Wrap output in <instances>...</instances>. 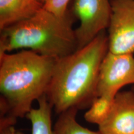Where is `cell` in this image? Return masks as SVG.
<instances>
[{
  "label": "cell",
  "mask_w": 134,
  "mask_h": 134,
  "mask_svg": "<svg viewBox=\"0 0 134 134\" xmlns=\"http://www.w3.org/2000/svg\"><path fill=\"white\" fill-rule=\"evenodd\" d=\"M134 84L133 54H115L108 52L100 65L96 97L115 96L122 87Z\"/></svg>",
  "instance_id": "6"
},
{
  "label": "cell",
  "mask_w": 134,
  "mask_h": 134,
  "mask_svg": "<svg viewBox=\"0 0 134 134\" xmlns=\"http://www.w3.org/2000/svg\"><path fill=\"white\" fill-rule=\"evenodd\" d=\"M108 52V36L104 31L88 45L58 58L46 93L57 113L91 104L96 97L100 65Z\"/></svg>",
  "instance_id": "1"
},
{
  "label": "cell",
  "mask_w": 134,
  "mask_h": 134,
  "mask_svg": "<svg viewBox=\"0 0 134 134\" xmlns=\"http://www.w3.org/2000/svg\"><path fill=\"white\" fill-rule=\"evenodd\" d=\"M43 6L37 0H0V29L31 18Z\"/></svg>",
  "instance_id": "8"
},
{
  "label": "cell",
  "mask_w": 134,
  "mask_h": 134,
  "mask_svg": "<svg viewBox=\"0 0 134 134\" xmlns=\"http://www.w3.org/2000/svg\"><path fill=\"white\" fill-rule=\"evenodd\" d=\"M115 96L103 94L97 96L92 101L90 109L85 113L87 122L100 125L109 114Z\"/></svg>",
  "instance_id": "11"
},
{
  "label": "cell",
  "mask_w": 134,
  "mask_h": 134,
  "mask_svg": "<svg viewBox=\"0 0 134 134\" xmlns=\"http://www.w3.org/2000/svg\"><path fill=\"white\" fill-rule=\"evenodd\" d=\"M37 1H38V2H39L40 3H41V4H42L43 5L46 3V2L47 0H37Z\"/></svg>",
  "instance_id": "14"
},
{
  "label": "cell",
  "mask_w": 134,
  "mask_h": 134,
  "mask_svg": "<svg viewBox=\"0 0 134 134\" xmlns=\"http://www.w3.org/2000/svg\"><path fill=\"white\" fill-rule=\"evenodd\" d=\"M102 134H134V92H119L109 114L99 125Z\"/></svg>",
  "instance_id": "7"
},
{
  "label": "cell",
  "mask_w": 134,
  "mask_h": 134,
  "mask_svg": "<svg viewBox=\"0 0 134 134\" xmlns=\"http://www.w3.org/2000/svg\"><path fill=\"white\" fill-rule=\"evenodd\" d=\"M69 11L60 16L44 8L34 16L1 30L0 55L27 48L44 56L60 58L78 49Z\"/></svg>",
  "instance_id": "3"
},
{
  "label": "cell",
  "mask_w": 134,
  "mask_h": 134,
  "mask_svg": "<svg viewBox=\"0 0 134 134\" xmlns=\"http://www.w3.org/2000/svg\"><path fill=\"white\" fill-rule=\"evenodd\" d=\"M70 0H47L43 7L57 16H62L68 12V6Z\"/></svg>",
  "instance_id": "12"
},
{
  "label": "cell",
  "mask_w": 134,
  "mask_h": 134,
  "mask_svg": "<svg viewBox=\"0 0 134 134\" xmlns=\"http://www.w3.org/2000/svg\"><path fill=\"white\" fill-rule=\"evenodd\" d=\"M0 134H25L15 129L14 125L6 122L0 123Z\"/></svg>",
  "instance_id": "13"
},
{
  "label": "cell",
  "mask_w": 134,
  "mask_h": 134,
  "mask_svg": "<svg viewBox=\"0 0 134 134\" xmlns=\"http://www.w3.org/2000/svg\"><path fill=\"white\" fill-rule=\"evenodd\" d=\"M109 52L115 54L134 53V0H110Z\"/></svg>",
  "instance_id": "5"
},
{
  "label": "cell",
  "mask_w": 134,
  "mask_h": 134,
  "mask_svg": "<svg viewBox=\"0 0 134 134\" xmlns=\"http://www.w3.org/2000/svg\"><path fill=\"white\" fill-rule=\"evenodd\" d=\"M57 60L30 50L0 55L1 118L26 116L46 94Z\"/></svg>",
  "instance_id": "2"
},
{
  "label": "cell",
  "mask_w": 134,
  "mask_h": 134,
  "mask_svg": "<svg viewBox=\"0 0 134 134\" xmlns=\"http://www.w3.org/2000/svg\"><path fill=\"white\" fill-rule=\"evenodd\" d=\"M78 110L76 108H72L60 114L53 127L54 133L102 134L99 131L94 132L81 126L76 120Z\"/></svg>",
  "instance_id": "10"
},
{
  "label": "cell",
  "mask_w": 134,
  "mask_h": 134,
  "mask_svg": "<svg viewBox=\"0 0 134 134\" xmlns=\"http://www.w3.org/2000/svg\"><path fill=\"white\" fill-rule=\"evenodd\" d=\"M38 100L37 108H32L26 117L31 121L32 134H55L51 120L53 107L49 103L46 94Z\"/></svg>",
  "instance_id": "9"
},
{
  "label": "cell",
  "mask_w": 134,
  "mask_h": 134,
  "mask_svg": "<svg viewBox=\"0 0 134 134\" xmlns=\"http://www.w3.org/2000/svg\"><path fill=\"white\" fill-rule=\"evenodd\" d=\"M73 11L80 21L75 29L78 49L88 45L109 27L110 0H75Z\"/></svg>",
  "instance_id": "4"
}]
</instances>
